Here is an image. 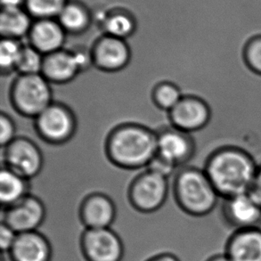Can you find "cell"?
Wrapping results in <instances>:
<instances>
[{"mask_svg":"<svg viewBox=\"0 0 261 261\" xmlns=\"http://www.w3.org/2000/svg\"><path fill=\"white\" fill-rule=\"evenodd\" d=\"M218 211L223 222L233 232L261 227V206L250 193L221 198Z\"/></svg>","mask_w":261,"mask_h":261,"instance_id":"cell-8","label":"cell"},{"mask_svg":"<svg viewBox=\"0 0 261 261\" xmlns=\"http://www.w3.org/2000/svg\"><path fill=\"white\" fill-rule=\"evenodd\" d=\"M168 194L167 177L148 170L138 174L128 187V200L131 205L143 213H152L162 208Z\"/></svg>","mask_w":261,"mask_h":261,"instance_id":"cell-5","label":"cell"},{"mask_svg":"<svg viewBox=\"0 0 261 261\" xmlns=\"http://www.w3.org/2000/svg\"><path fill=\"white\" fill-rule=\"evenodd\" d=\"M242 55L248 69L261 76V33L251 36L245 40Z\"/></svg>","mask_w":261,"mask_h":261,"instance_id":"cell-23","label":"cell"},{"mask_svg":"<svg viewBox=\"0 0 261 261\" xmlns=\"http://www.w3.org/2000/svg\"><path fill=\"white\" fill-rule=\"evenodd\" d=\"M81 249L87 261H121L123 258V243L111 227L86 228L81 237Z\"/></svg>","mask_w":261,"mask_h":261,"instance_id":"cell-10","label":"cell"},{"mask_svg":"<svg viewBox=\"0 0 261 261\" xmlns=\"http://www.w3.org/2000/svg\"><path fill=\"white\" fill-rule=\"evenodd\" d=\"M21 49L22 46L15 39L3 38L0 43V67L3 73L15 70Z\"/></svg>","mask_w":261,"mask_h":261,"instance_id":"cell-24","label":"cell"},{"mask_svg":"<svg viewBox=\"0 0 261 261\" xmlns=\"http://www.w3.org/2000/svg\"><path fill=\"white\" fill-rule=\"evenodd\" d=\"M82 72L72 51L61 49L44 57L41 74L51 83L63 85L74 80Z\"/></svg>","mask_w":261,"mask_h":261,"instance_id":"cell-16","label":"cell"},{"mask_svg":"<svg viewBox=\"0 0 261 261\" xmlns=\"http://www.w3.org/2000/svg\"><path fill=\"white\" fill-rule=\"evenodd\" d=\"M0 127H1L0 143L2 147H5L17 138L16 127H15L14 120H12V118L8 114H6L5 113H1L0 115Z\"/></svg>","mask_w":261,"mask_h":261,"instance_id":"cell-28","label":"cell"},{"mask_svg":"<svg viewBox=\"0 0 261 261\" xmlns=\"http://www.w3.org/2000/svg\"><path fill=\"white\" fill-rule=\"evenodd\" d=\"M2 149L3 166L26 179H33L42 171L43 152L32 139L17 137Z\"/></svg>","mask_w":261,"mask_h":261,"instance_id":"cell-7","label":"cell"},{"mask_svg":"<svg viewBox=\"0 0 261 261\" xmlns=\"http://www.w3.org/2000/svg\"><path fill=\"white\" fill-rule=\"evenodd\" d=\"M30 30V19L19 8H5L0 19V32L3 38H21Z\"/></svg>","mask_w":261,"mask_h":261,"instance_id":"cell-20","label":"cell"},{"mask_svg":"<svg viewBox=\"0 0 261 261\" xmlns=\"http://www.w3.org/2000/svg\"><path fill=\"white\" fill-rule=\"evenodd\" d=\"M171 126L189 134L208 127L212 119L211 106L204 99L195 95H185L169 112Z\"/></svg>","mask_w":261,"mask_h":261,"instance_id":"cell-9","label":"cell"},{"mask_svg":"<svg viewBox=\"0 0 261 261\" xmlns=\"http://www.w3.org/2000/svg\"><path fill=\"white\" fill-rule=\"evenodd\" d=\"M46 206L40 198L29 194L13 205L3 208L2 222L15 233L37 231L46 219Z\"/></svg>","mask_w":261,"mask_h":261,"instance_id":"cell-11","label":"cell"},{"mask_svg":"<svg viewBox=\"0 0 261 261\" xmlns=\"http://www.w3.org/2000/svg\"><path fill=\"white\" fill-rule=\"evenodd\" d=\"M21 0H2L5 8H18Z\"/></svg>","mask_w":261,"mask_h":261,"instance_id":"cell-33","label":"cell"},{"mask_svg":"<svg viewBox=\"0 0 261 261\" xmlns=\"http://www.w3.org/2000/svg\"><path fill=\"white\" fill-rule=\"evenodd\" d=\"M260 228H261V227H260Z\"/></svg>","mask_w":261,"mask_h":261,"instance_id":"cell-36","label":"cell"},{"mask_svg":"<svg viewBox=\"0 0 261 261\" xmlns=\"http://www.w3.org/2000/svg\"><path fill=\"white\" fill-rule=\"evenodd\" d=\"M176 169V167L174 166L173 164L167 162L166 160L163 159L157 154L152 158V161L146 167V170L159 174L161 176H165L167 178L173 173L174 170Z\"/></svg>","mask_w":261,"mask_h":261,"instance_id":"cell-29","label":"cell"},{"mask_svg":"<svg viewBox=\"0 0 261 261\" xmlns=\"http://www.w3.org/2000/svg\"><path fill=\"white\" fill-rule=\"evenodd\" d=\"M106 151L115 166L141 170L157 154V134L141 124L124 123L110 132Z\"/></svg>","mask_w":261,"mask_h":261,"instance_id":"cell-2","label":"cell"},{"mask_svg":"<svg viewBox=\"0 0 261 261\" xmlns=\"http://www.w3.org/2000/svg\"><path fill=\"white\" fill-rule=\"evenodd\" d=\"M249 193L261 206V164L258 165V171L256 174L254 182H253V185Z\"/></svg>","mask_w":261,"mask_h":261,"instance_id":"cell-31","label":"cell"},{"mask_svg":"<svg viewBox=\"0 0 261 261\" xmlns=\"http://www.w3.org/2000/svg\"><path fill=\"white\" fill-rule=\"evenodd\" d=\"M32 46L46 56L62 49L64 43L63 27L51 21H41L31 30Z\"/></svg>","mask_w":261,"mask_h":261,"instance_id":"cell-18","label":"cell"},{"mask_svg":"<svg viewBox=\"0 0 261 261\" xmlns=\"http://www.w3.org/2000/svg\"><path fill=\"white\" fill-rule=\"evenodd\" d=\"M44 57L45 56L32 45L22 46L15 71L20 74H39L42 71Z\"/></svg>","mask_w":261,"mask_h":261,"instance_id":"cell-22","label":"cell"},{"mask_svg":"<svg viewBox=\"0 0 261 261\" xmlns=\"http://www.w3.org/2000/svg\"><path fill=\"white\" fill-rule=\"evenodd\" d=\"M17 233L7 226L5 223L1 222L0 226V248L1 252L8 253L12 246L14 245V241L17 237Z\"/></svg>","mask_w":261,"mask_h":261,"instance_id":"cell-30","label":"cell"},{"mask_svg":"<svg viewBox=\"0 0 261 261\" xmlns=\"http://www.w3.org/2000/svg\"><path fill=\"white\" fill-rule=\"evenodd\" d=\"M7 254L11 261H51L52 246L47 238L37 230L18 233Z\"/></svg>","mask_w":261,"mask_h":261,"instance_id":"cell-15","label":"cell"},{"mask_svg":"<svg viewBox=\"0 0 261 261\" xmlns=\"http://www.w3.org/2000/svg\"><path fill=\"white\" fill-rule=\"evenodd\" d=\"M29 180L2 166L0 173V201L3 208L13 205L30 194Z\"/></svg>","mask_w":261,"mask_h":261,"instance_id":"cell-19","label":"cell"},{"mask_svg":"<svg viewBox=\"0 0 261 261\" xmlns=\"http://www.w3.org/2000/svg\"><path fill=\"white\" fill-rule=\"evenodd\" d=\"M106 30L108 35L124 39L132 33L134 24L126 15L116 14L107 20Z\"/></svg>","mask_w":261,"mask_h":261,"instance_id":"cell-27","label":"cell"},{"mask_svg":"<svg viewBox=\"0 0 261 261\" xmlns=\"http://www.w3.org/2000/svg\"><path fill=\"white\" fill-rule=\"evenodd\" d=\"M79 214L86 228H109L116 218V207L107 194L95 193L82 201Z\"/></svg>","mask_w":261,"mask_h":261,"instance_id":"cell-14","label":"cell"},{"mask_svg":"<svg viewBox=\"0 0 261 261\" xmlns=\"http://www.w3.org/2000/svg\"><path fill=\"white\" fill-rule=\"evenodd\" d=\"M206 261H232L230 259L226 253H221V254H217L212 256Z\"/></svg>","mask_w":261,"mask_h":261,"instance_id":"cell-34","label":"cell"},{"mask_svg":"<svg viewBox=\"0 0 261 261\" xmlns=\"http://www.w3.org/2000/svg\"><path fill=\"white\" fill-rule=\"evenodd\" d=\"M37 133L44 141L62 145L70 141L77 129V120L71 108L53 102L35 118Z\"/></svg>","mask_w":261,"mask_h":261,"instance_id":"cell-6","label":"cell"},{"mask_svg":"<svg viewBox=\"0 0 261 261\" xmlns=\"http://www.w3.org/2000/svg\"><path fill=\"white\" fill-rule=\"evenodd\" d=\"M195 151L196 145L192 134L172 126L157 134V155L176 168L192 159Z\"/></svg>","mask_w":261,"mask_h":261,"instance_id":"cell-12","label":"cell"},{"mask_svg":"<svg viewBox=\"0 0 261 261\" xmlns=\"http://www.w3.org/2000/svg\"><path fill=\"white\" fill-rule=\"evenodd\" d=\"M93 64L103 72H118L129 64L131 51L124 39L106 36L95 44L93 51Z\"/></svg>","mask_w":261,"mask_h":261,"instance_id":"cell-13","label":"cell"},{"mask_svg":"<svg viewBox=\"0 0 261 261\" xmlns=\"http://www.w3.org/2000/svg\"><path fill=\"white\" fill-rule=\"evenodd\" d=\"M254 159L256 160V162L258 163V165L261 164V146L259 150H258V153L256 154V156L254 157Z\"/></svg>","mask_w":261,"mask_h":261,"instance_id":"cell-35","label":"cell"},{"mask_svg":"<svg viewBox=\"0 0 261 261\" xmlns=\"http://www.w3.org/2000/svg\"><path fill=\"white\" fill-rule=\"evenodd\" d=\"M61 26L69 32H79L88 24V16L82 8L75 6L64 7L59 14Z\"/></svg>","mask_w":261,"mask_h":261,"instance_id":"cell-25","label":"cell"},{"mask_svg":"<svg viewBox=\"0 0 261 261\" xmlns=\"http://www.w3.org/2000/svg\"><path fill=\"white\" fill-rule=\"evenodd\" d=\"M225 253L232 261H261V228L233 232L226 243Z\"/></svg>","mask_w":261,"mask_h":261,"instance_id":"cell-17","label":"cell"},{"mask_svg":"<svg viewBox=\"0 0 261 261\" xmlns=\"http://www.w3.org/2000/svg\"><path fill=\"white\" fill-rule=\"evenodd\" d=\"M147 261H181L178 257L172 253H162V254L156 255L152 258H149Z\"/></svg>","mask_w":261,"mask_h":261,"instance_id":"cell-32","label":"cell"},{"mask_svg":"<svg viewBox=\"0 0 261 261\" xmlns=\"http://www.w3.org/2000/svg\"><path fill=\"white\" fill-rule=\"evenodd\" d=\"M10 99L20 114L36 118L53 103L51 83L41 73L20 74L11 88Z\"/></svg>","mask_w":261,"mask_h":261,"instance_id":"cell-4","label":"cell"},{"mask_svg":"<svg viewBox=\"0 0 261 261\" xmlns=\"http://www.w3.org/2000/svg\"><path fill=\"white\" fill-rule=\"evenodd\" d=\"M183 96L179 87L170 82H161L153 88L152 92V101L157 108L168 113L173 109Z\"/></svg>","mask_w":261,"mask_h":261,"instance_id":"cell-21","label":"cell"},{"mask_svg":"<svg viewBox=\"0 0 261 261\" xmlns=\"http://www.w3.org/2000/svg\"><path fill=\"white\" fill-rule=\"evenodd\" d=\"M258 168V163L251 153L234 145L215 149L202 166L221 198L249 193Z\"/></svg>","mask_w":261,"mask_h":261,"instance_id":"cell-1","label":"cell"},{"mask_svg":"<svg viewBox=\"0 0 261 261\" xmlns=\"http://www.w3.org/2000/svg\"><path fill=\"white\" fill-rule=\"evenodd\" d=\"M65 0H28L29 9L39 17H51L60 14Z\"/></svg>","mask_w":261,"mask_h":261,"instance_id":"cell-26","label":"cell"},{"mask_svg":"<svg viewBox=\"0 0 261 261\" xmlns=\"http://www.w3.org/2000/svg\"><path fill=\"white\" fill-rule=\"evenodd\" d=\"M174 197L187 215L204 217L215 210L221 197L204 170L187 167L177 174L174 182Z\"/></svg>","mask_w":261,"mask_h":261,"instance_id":"cell-3","label":"cell"}]
</instances>
